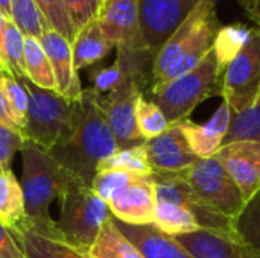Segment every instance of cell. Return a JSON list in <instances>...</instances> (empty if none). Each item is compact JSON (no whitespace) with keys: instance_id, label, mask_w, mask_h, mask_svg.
<instances>
[{"instance_id":"cb8c5ba5","label":"cell","mask_w":260,"mask_h":258,"mask_svg":"<svg viewBox=\"0 0 260 258\" xmlns=\"http://www.w3.org/2000/svg\"><path fill=\"white\" fill-rule=\"evenodd\" d=\"M24 65L26 78L40 88L56 91V81L50 61L38 38L24 36Z\"/></svg>"},{"instance_id":"ba28073f","label":"cell","mask_w":260,"mask_h":258,"mask_svg":"<svg viewBox=\"0 0 260 258\" xmlns=\"http://www.w3.org/2000/svg\"><path fill=\"white\" fill-rule=\"evenodd\" d=\"M260 94V29L251 33L239 53L227 64L222 78V97L232 113H242Z\"/></svg>"},{"instance_id":"d6a6232c","label":"cell","mask_w":260,"mask_h":258,"mask_svg":"<svg viewBox=\"0 0 260 258\" xmlns=\"http://www.w3.org/2000/svg\"><path fill=\"white\" fill-rule=\"evenodd\" d=\"M136 176L139 175L123 170H99L93 178L91 189L101 199L108 202L117 192L126 187Z\"/></svg>"},{"instance_id":"83f0119b","label":"cell","mask_w":260,"mask_h":258,"mask_svg":"<svg viewBox=\"0 0 260 258\" xmlns=\"http://www.w3.org/2000/svg\"><path fill=\"white\" fill-rule=\"evenodd\" d=\"M250 33H251V29L244 24H229V26L219 27L215 36L213 50L222 68H225L227 64L245 46V43L250 38Z\"/></svg>"},{"instance_id":"4fadbf2b","label":"cell","mask_w":260,"mask_h":258,"mask_svg":"<svg viewBox=\"0 0 260 258\" xmlns=\"http://www.w3.org/2000/svg\"><path fill=\"white\" fill-rule=\"evenodd\" d=\"M114 219L129 225H152L155 219V193L151 176H136L108 202Z\"/></svg>"},{"instance_id":"8d00e7d4","label":"cell","mask_w":260,"mask_h":258,"mask_svg":"<svg viewBox=\"0 0 260 258\" xmlns=\"http://www.w3.org/2000/svg\"><path fill=\"white\" fill-rule=\"evenodd\" d=\"M126 78V73L120 68V65L117 62H114L113 65L99 70L94 78H93V90L98 94L102 93H111L113 90H116Z\"/></svg>"},{"instance_id":"30bf717a","label":"cell","mask_w":260,"mask_h":258,"mask_svg":"<svg viewBox=\"0 0 260 258\" xmlns=\"http://www.w3.org/2000/svg\"><path fill=\"white\" fill-rule=\"evenodd\" d=\"M198 0H137L139 23L146 49L155 56L184 21Z\"/></svg>"},{"instance_id":"836d02e7","label":"cell","mask_w":260,"mask_h":258,"mask_svg":"<svg viewBox=\"0 0 260 258\" xmlns=\"http://www.w3.org/2000/svg\"><path fill=\"white\" fill-rule=\"evenodd\" d=\"M2 87L5 90V94L8 97V102L11 105L15 123L20 131H23L24 123H26V114H27V106H29V97L26 88L21 85V82L14 78V76H5L0 79Z\"/></svg>"},{"instance_id":"8992f818","label":"cell","mask_w":260,"mask_h":258,"mask_svg":"<svg viewBox=\"0 0 260 258\" xmlns=\"http://www.w3.org/2000/svg\"><path fill=\"white\" fill-rule=\"evenodd\" d=\"M17 79L26 88L29 97L26 123L21 134L26 141L50 151L72 129V102L58 91L37 87L26 76Z\"/></svg>"},{"instance_id":"44dd1931","label":"cell","mask_w":260,"mask_h":258,"mask_svg":"<svg viewBox=\"0 0 260 258\" xmlns=\"http://www.w3.org/2000/svg\"><path fill=\"white\" fill-rule=\"evenodd\" d=\"M87 258H145L142 252L119 231L113 216L102 225Z\"/></svg>"},{"instance_id":"bcb514c9","label":"cell","mask_w":260,"mask_h":258,"mask_svg":"<svg viewBox=\"0 0 260 258\" xmlns=\"http://www.w3.org/2000/svg\"><path fill=\"white\" fill-rule=\"evenodd\" d=\"M213 2H215V0H213Z\"/></svg>"},{"instance_id":"f546056e","label":"cell","mask_w":260,"mask_h":258,"mask_svg":"<svg viewBox=\"0 0 260 258\" xmlns=\"http://www.w3.org/2000/svg\"><path fill=\"white\" fill-rule=\"evenodd\" d=\"M3 56L5 67L14 78L26 76L24 65V35L14 24L12 20H8L3 30Z\"/></svg>"},{"instance_id":"2e32d148","label":"cell","mask_w":260,"mask_h":258,"mask_svg":"<svg viewBox=\"0 0 260 258\" xmlns=\"http://www.w3.org/2000/svg\"><path fill=\"white\" fill-rule=\"evenodd\" d=\"M232 120V109L229 103L224 100L215 116L206 125H197L192 120L186 119L180 122V128L192 149V152L198 158H212L215 157L222 144L224 138L229 132Z\"/></svg>"},{"instance_id":"f6af8a7d","label":"cell","mask_w":260,"mask_h":258,"mask_svg":"<svg viewBox=\"0 0 260 258\" xmlns=\"http://www.w3.org/2000/svg\"><path fill=\"white\" fill-rule=\"evenodd\" d=\"M0 172H2V169H0Z\"/></svg>"},{"instance_id":"ab89813d","label":"cell","mask_w":260,"mask_h":258,"mask_svg":"<svg viewBox=\"0 0 260 258\" xmlns=\"http://www.w3.org/2000/svg\"><path fill=\"white\" fill-rule=\"evenodd\" d=\"M8 18L6 15L2 12L0 9V61L5 64V56H3V30H5V24H6Z\"/></svg>"},{"instance_id":"74e56055","label":"cell","mask_w":260,"mask_h":258,"mask_svg":"<svg viewBox=\"0 0 260 258\" xmlns=\"http://www.w3.org/2000/svg\"><path fill=\"white\" fill-rule=\"evenodd\" d=\"M0 258H26L23 249L11 234L9 228L0 222Z\"/></svg>"},{"instance_id":"4316f807","label":"cell","mask_w":260,"mask_h":258,"mask_svg":"<svg viewBox=\"0 0 260 258\" xmlns=\"http://www.w3.org/2000/svg\"><path fill=\"white\" fill-rule=\"evenodd\" d=\"M241 140L260 141V94L256 102L242 113H232L230 128L222 146Z\"/></svg>"},{"instance_id":"7402d4cb","label":"cell","mask_w":260,"mask_h":258,"mask_svg":"<svg viewBox=\"0 0 260 258\" xmlns=\"http://www.w3.org/2000/svg\"><path fill=\"white\" fill-rule=\"evenodd\" d=\"M154 225L161 233L172 237L192 234L201 230L200 224L197 222V217L189 210L163 199H155Z\"/></svg>"},{"instance_id":"277c9868","label":"cell","mask_w":260,"mask_h":258,"mask_svg":"<svg viewBox=\"0 0 260 258\" xmlns=\"http://www.w3.org/2000/svg\"><path fill=\"white\" fill-rule=\"evenodd\" d=\"M20 152L23 158L20 184L24 195L26 217L52 220L50 204L64 195L70 175L46 149L32 141H24Z\"/></svg>"},{"instance_id":"60d3db41","label":"cell","mask_w":260,"mask_h":258,"mask_svg":"<svg viewBox=\"0 0 260 258\" xmlns=\"http://www.w3.org/2000/svg\"><path fill=\"white\" fill-rule=\"evenodd\" d=\"M248 15L253 21H256L260 26V0H256L254 5L251 6V9L248 11Z\"/></svg>"},{"instance_id":"d590c367","label":"cell","mask_w":260,"mask_h":258,"mask_svg":"<svg viewBox=\"0 0 260 258\" xmlns=\"http://www.w3.org/2000/svg\"><path fill=\"white\" fill-rule=\"evenodd\" d=\"M24 137L18 129L8 128L0 123V169L8 170L15 154L21 151Z\"/></svg>"},{"instance_id":"7c38bea8","label":"cell","mask_w":260,"mask_h":258,"mask_svg":"<svg viewBox=\"0 0 260 258\" xmlns=\"http://www.w3.org/2000/svg\"><path fill=\"white\" fill-rule=\"evenodd\" d=\"M242 193L250 201L260 190V141L241 140L221 148L215 155Z\"/></svg>"},{"instance_id":"5bb4252c","label":"cell","mask_w":260,"mask_h":258,"mask_svg":"<svg viewBox=\"0 0 260 258\" xmlns=\"http://www.w3.org/2000/svg\"><path fill=\"white\" fill-rule=\"evenodd\" d=\"M145 148L154 173H180L200 160L192 152L178 123L161 135L146 140Z\"/></svg>"},{"instance_id":"e0dca14e","label":"cell","mask_w":260,"mask_h":258,"mask_svg":"<svg viewBox=\"0 0 260 258\" xmlns=\"http://www.w3.org/2000/svg\"><path fill=\"white\" fill-rule=\"evenodd\" d=\"M195 258H260V252L235 236L200 230L175 237Z\"/></svg>"},{"instance_id":"d6986e66","label":"cell","mask_w":260,"mask_h":258,"mask_svg":"<svg viewBox=\"0 0 260 258\" xmlns=\"http://www.w3.org/2000/svg\"><path fill=\"white\" fill-rule=\"evenodd\" d=\"M9 231L26 258H87L64 242L61 231L55 234H40L20 225L9 228Z\"/></svg>"},{"instance_id":"3957f363","label":"cell","mask_w":260,"mask_h":258,"mask_svg":"<svg viewBox=\"0 0 260 258\" xmlns=\"http://www.w3.org/2000/svg\"><path fill=\"white\" fill-rule=\"evenodd\" d=\"M224 68L215 50L189 73L175 78L151 91L152 102L163 111L171 125L186 120L197 105L212 96H222Z\"/></svg>"},{"instance_id":"7bdbcfd3","label":"cell","mask_w":260,"mask_h":258,"mask_svg":"<svg viewBox=\"0 0 260 258\" xmlns=\"http://www.w3.org/2000/svg\"><path fill=\"white\" fill-rule=\"evenodd\" d=\"M239 2H241V5H242V6L247 9V12H248V11L251 9V6L254 5V2H256V0H239Z\"/></svg>"},{"instance_id":"f1b7e54d","label":"cell","mask_w":260,"mask_h":258,"mask_svg":"<svg viewBox=\"0 0 260 258\" xmlns=\"http://www.w3.org/2000/svg\"><path fill=\"white\" fill-rule=\"evenodd\" d=\"M235 233L241 242L260 252V190L235 219Z\"/></svg>"},{"instance_id":"e575fe53","label":"cell","mask_w":260,"mask_h":258,"mask_svg":"<svg viewBox=\"0 0 260 258\" xmlns=\"http://www.w3.org/2000/svg\"><path fill=\"white\" fill-rule=\"evenodd\" d=\"M102 2L104 0H64L69 18L76 33L98 18Z\"/></svg>"},{"instance_id":"ac0fdd59","label":"cell","mask_w":260,"mask_h":258,"mask_svg":"<svg viewBox=\"0 0 260 258\" xmlns=\"http://www.w3.org/2000/svg\"><path fill=\"white\" fill-rule=\"evenodd\" d=\"M119 231L142 252L145 258H195L175 237L161 233L152 225H129L114 219Z\"/></svg>"},{"instance_id":"d4e9b609","label":"cell","mask_w":260,"mask_h":258,"mask_svg":"<svg viewBox=\"0 0 260 258\" xmlns=\"http://www.w3.org/2000/svg\"><path fill=\"white\" fill-rule=\"evenodd\" d=\"M99 170H123L139 176L154 175V169L149 163L145 143L128 149L116 151L113 155L101 161V164L98 166V172Z\"/></svg>"},{"instance_id":"8fae6325","label":"cell","mask_w":260,"mask_h":258,"mask_svg":"<svg viewBox=\"0 0 260 258\" xmlns=\"http://www.w3.org/2000/svg\"><path fill=\"white\" fill-rule=\"evenodd\" d=\"M96 21L104 36L117 49H146L137 0H104Z\"/></svg>"},{"instance_id":"b9f144b4","label":"cell","mask_w":260,"mask_h":258,"mask_svg":"<svg viewBox=\"0 0 260 258\" xmlns=\"http://www.w3.org/2000/svg\"><path fill=\"white\" fill-rule=\"evenodd\" d=\"M0 9L6 15V18L11 20V5H9V0H0Z\"/></svg>"},{"instance_id":"7a4b0ae2","label":"cell","mask_w":260,"mask_h":258,"mask_svg":"<svg viewBox=\"0 0 260 258\" xmlns=\"http://www.w3.org/2000/svg\"><path fill=\"white\" fill-rule=\"evenodd\" d=\"M219 20L213 0H198L154 59L151 90L193 70L213 49Z\"/></svg>"},{"instance_id":"5b68a950","label":"cell","mask_w":260,"mask_h":258,"mask_svg":"<svg viewBox=\"0 0 260 258\" xmlns=\"http://www.w3.org/2000/svg\"><path fill=\"white\" fill-rule=\"evenodd\" d=\"M61 216L56 222L66 243L82 255L94 243L102 225L111 217L108 204L90 186L70 175L69 186L59 198Z\"/></svg>"},{"instance_id":"6da1fadb","label":"cell","mask_w":260,"mask_h":258,"mask_svg":"<svg viewBox=\"0 0 260 258\" xmlns=\"http://www.w3.org/2000/svg\"><path fill=\"white\" fill-rule=\"evenodd\" d=\"M117 149L116 138L101 105V94L93 88L82 90L72 102V129L69 135L47 151L69 175L91 187L102 160Z\"/></svg>"},{"instance_id":"52a82bcc","label":"cell","mask_w":260,"mask_h":258,"mask_svg":"<svg viewBox=\"0 0 260 258\" xmlns=\"http://www.w3.org/2000/svg\"><path fill=\"white\" fill-rule=\"evenodd\" d=\"M180 175L207 208L233 220L242 211L245 205L242 193L216 157L200 158Z\"/></svg>"},{"instance_id":"ee69618b","label":"cell","mask_w":260,"mask_h":258,"mask_svg":"<svg viewBox=\"0 0 260 258\" xmlns=\"http://www.w3.org/2000/svg\"><path fill=\"white\" fill-rule=\"evenodd\" d=\"M5 76H11V75H9V71L6 70L5 64L0 61V79H2V78H5Z\"/></svg>"},{"instance_id":"9c48e42d","label":"cell","mask_w":260,"mask_h":258,"mask_svg":"<svg viewBox=\"0 0 260 258\" xmlns=\"http://www.w3.org/2000/svg\"><path fill=\"white\" fill-rule=\"evenodd\" d=\"M143 87L126 73L125 81L107 99H101L102 109L108 120L110 129L116 138L117 149H128L145 143L136 120V105L143 94Z\"/></svg>"},{"instance_id":"603a6c76","label":"cell","mask_w":260,"mask_h":258,"mask_svg":"<svg viewBox=\"0 0 260 258\" xmlns=\"http://www.w3.org/2000/svg\"><path fill=\"white\" fill-rule=\"evenodd\" d=\"M26 217V204L21 184L12 170L0 172V222L8 227H17Z\"/></svg>"},{"instance_id":"484cf974","label":"cell","mask_w":260,"mask_h":258,"mask_svg":"<svg viewBox=\"0 0 260 258\" xmlns=\"http://www.w3.org/2000/svg\"><path fill=\"white\" fill-rule=\"evenodd\" d=\"M11 20L24 36L38 38L50 29L44 15L34 0H9Z\"/></svg>"},{"instance_id":"f35d334b","label":"cell","mask_w":260,"mask_h":258,"mask_svg":"<svg viewBox=\"0 0 260 258\" xmlns=\"http://www.w3.org/2000/svg\"><path fill=\"white\" fill-rule=\"evenodd\" d=\"M0 123L5 125V126H8V128L18 129V126L15 123V119H14V114H12V109H11V105L8 102V97L5 94V90L2 87V82H0Z\"/></svg>"},{"instance_id":"4dcf8cb0","label":"cell","mask_w":260,"mask_h":258,"mask_svg":"<svg viewBox=\"0 0 260 258\" xmlns=\"http://www.w3.org/2000/svg\"><path fill=\"white\" fill-rule=\"evenodd\" d=\"M136 120L140 135L146 140L155 138L166 132L172 125L168 122L163 111L152 102L142 94L136 105Z\"/></svg>"},{"instance_id":"9a60e30c","label":"cell","mask_w":260,"mask_h":258,"mask_svg":"<svg viewBox=\"0 0 260 258\" xmlns=\"http://www.w3.org/2000/svg\"><path fill=\"white\" fill-rule=\"evenodd\" d=\"M40 43L50 61L56 81V91L70 102L79 99L82 88L78 71L73 67L72 43L52 29L46 30L40 36Z\"/></svg>"},{"instance_id":"1f68e13d","label":"cell","mask_w":260,"mask_h":258,"mask_svg":"<svg viewBox=\"0 0 260 258\" xmlns=\"http://www.w3.org/2000/svg\"><path fill=\"white\" fill-rule=\"evenodd\" d=\"M34 2L40 8L50 29L62 35L70 43H73L78 33L69 18L64 0H34Z\"/></svg>"},{"instance_id":"ffe728a7","label":"cell","mask_w":260,"mask_h":258,"mask_svg":"<svg viewBox=\"0 0 260 258\" xmlns=\"http://www.w3.org/2000/svg\"><path fill=\"white\" fill-rule=\"evenodd\" d=\"M113 49V44L104 36L98 21L87 24L84 29H81L72 43V56H73V67L76 71L81 68L91 65L102 58H105L110 50Z\"/></svg>"}]
</instances>
